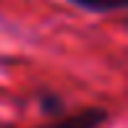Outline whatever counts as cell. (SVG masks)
Returning <instances> with one entry per match:
<instances>
[{
  "label": "cell",
  "mask_w": 128,
  "mask_h": 128,
  "mask_svg": "<svg viewBox=\"0 0 128 128\" xmlns=\"http://www.w3.org/2000/svg\"><path fill=\"white\" fill-rule=\"evenodd\" d=\"M37 107H39V112L44 115V120L63 118V115L68 112L66 110V100H63L55 89H47V86L37 92Z\"/></svg>",
  "instance_id": "obj_2"
},
{
  "label": "cell",
  "mask_w": 128,
  "mask_h": 128,
  "mask_svg": "<svg viewBox=\"0 0 128 128\" xmlns=\"http://www.w3.org/2000/svg\"><path fill=\"white\" fill-rule=\"evenodd\" d=\"M66 3L76 5L78 10H86V13H97V16L120 13L128 8V0H66Z\"/></svg>",
  "instance_id": "obj_3"
},
{
  "label": "cell",
  "mask_w": 128,
  "mask_h": 128,
  "mask_svg": "<svg viewBox=\"0 0 128 128\" xmlns=\"http://www.w3.org/2000/svg\"><path fill=\"white\" fill-rule=\"evenodd\" d=\"M107 120H110V112L104 107H100V104H86V107H78L73 112H66L63 118L44 120L37 128H102Z\"/></svg>",
  "instance_id": "obj_1"
}]
</instances>
